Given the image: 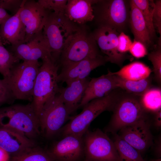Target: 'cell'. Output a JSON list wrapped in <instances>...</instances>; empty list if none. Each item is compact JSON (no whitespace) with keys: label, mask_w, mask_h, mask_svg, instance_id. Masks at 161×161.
I'll list each match as a JSON object with an SVG mask.
<instances>
[{"label":"cell","mask_w":161,"mask_h":161,"mask_svg":"<svg viewBox=\"0 0 161 161\" xmlns=\"http://www.w3.org/2000/svg\"><path fill=\"white\" fill-rule=\"evenodd\" d=\"M131 54L137 58L143 57L147 54L146 47L140 42L134 40L129 50Z\"/></svg>","instance_id":"obj_34"},{"label":"cell","mask_w":161,"mask_h":161,"mask_svg":"<svg viewBox=\"0 0 161 161\" xmlns=\"http://www.w3.org/2000/svg\"><path fill=\"white\" fill-rule=\"evenodd\" d=\"M20 10L0 25V38L3 45L13 47L25 43V28L20 18Z\"/></svg>","instance_id":"obj_19"},{"label":"cell","mask_w":161,"mask_h":161,"mask_svg":"<svg viewBox=\"0 0 161 161\" xmlns=\"http://www.w3.org/2000/svg\"><path fill=\"white\" fill-rule=\"evenodd\" d=\"M155 2V7L153 15V22L154 28L161 35V0Z\"/></svg>","instance_id":"obj_35"},{"label":"cell","mask_w":161,"mask_h":161,"mask_svg":"<svg viewBox=\"0 0 161 161\" xmlns=\"http://www.w3.org/2000/svg\"><path fill=\"white\" fill-rule=\"evenodd\" d=\"M132 1L141 11L152 40L155 37L156 33L153 22V15L155 7L154 1L148 0Z\"/></svg>","instance_id":"obj_28"},{"label":"cell","mask_w":161,"mask_h":161,"mask_svg":"<svg viewBox=\"0 0 161 161\" xmlns=\"http://www.w3.org/2000/svg\"><path fill=\"white\" fill-rule=\"evenodd\" d=\"M106 62L104 56L100 55L93 58H87L62 67L58 76L59 82L85 78L91 72L96 68L102 66Z\"/></svg>","instance_id":"obj_16"},{"label":"cell","mask_w":161,"mask_h":161,"mask_svg":"<svg viewBox=\"0 0 161 161\" xmlns=\"http://www.w3.org/2000/svg\"><path fill=\"white\" fill-rule=\"evenodd\" d=\"M89 80L87 78L66 83V87L60 89L58 95L70 114L78 108Z\"/></svg>","instance_id":"obj_20"},{"label":"cell","mask_w":161,"mask_h":161,"mask_svg":"<svg viewBox=\"0 0 161 161\" xmlns=\"http://www.w3.org/2000/svg\"><path fill=\"white\" fill-rule=\"evenodd\" d=\"M24 0H0V7L10 12L13 15L16 14L23 4Z\"/></svg>","instance_id":"obj_33"},{"label":"cell","mask_w":161,"mask_h":161,"mask_svg":"<svg viewBox=\"0 0 161 161\" xmlns=\"http://www.w3.org/2000/svg\"><path fill=\"white\" fill-rule=\"evenodd\" d=\"M117 133L121 139L141 154L145 152L153 144L150 124L147 118L122 128Z\"/></svg>","instance_id":"obj_12"},{"label":"cell","mask_w":161,"mask_h":161,"mask_svg":"<svg viewBox=\"0 0 161 161\" xmlns=\"http://www.w3.org/2000/svg\"><path fill=\"white\" fill-rule=\"evenodd\" d=\"M113 135V141L117 151L119 161H144L139 151L121 139L117 134Z\"/></svg>","instance_id":"obj_25"},{"label":"cell","mask_w":161,"mask_h":161,"mask_svg":"<svg viewBox=\"0 0 161 161\" xmlns=\"http://www.w3.org/2000/svg\"><path fill=\"white\" fill-rule=\"evenodd\" d=\"M117 88L113 75L108 73L92 78L89 80L79 107H83L92 100L106 96Z\"/></svg>","instance_id":"obj_18"},{"label":"cell","mask_w":161,"mask_h":161,"mask_svg":"<svg viewBox=\"0 0 161 161\" xmlns=\"http://www.w3.org/2000/svg\"><path fill=\"white\" fill-rule=\"evenodd\" d=\"M149 161H161V158H157L156 159L151 160Z\"/></svg>","instance_id":"obj_41"},{"label":"cell","mask_w":161,"mask_h":161,"mask_svg":"<svg viewBox=\"0 0 161 161\" xmlns=\"http://www.w3.org/2000/svg\"><path fill=\"white\" fill-rule=\"evenodd\" d=\"M155 113L154 124L156 127L160 128L161 127V109H160Z\"/></svg>","instance_id":"obj_37"},{"label":"cell","mask_w":161,"mask_h":161,"mask_svg":"<svg viewBox=\"0 0 161 161\" xmlns=\"http://www.w3.org/2000/svg\"><path fill=\"white\" fill-rule=\"evenodd\" d=\"M35 146V141L19 132L0 128V148L9 153L10 157L18 155Z\"/></svg>","instance_id":"obj_17"},{"label":"cell","mask_w":161,"mask_h":161,"mask_svg":"<svg viewBox=\"0 0 161 161\" xmlns=\"http://www.w3.org/2000/svg\"><path fill=\"white\" fill-rule=\"evenodd\" d=\"M41 65L38 60L23 61L14 66L8 76L4 78L16 100L32 102L34 86Z\"/></svg>","instance_id":"obj_7"},{"label":"cell","mask_w":161,"mask_h":161,"mask_svg":"<svg viewBox=\"0 0 161 161\" xmlns=\"http://www.w3.org/2000/svg\"><path fill=\"white\" fill-rule=\"evenodd\" d=\"M9 161H55L47 150L35 146L18 155L10 156Z\"/></svg>","instance_id":"obj_27"},{"label":"cell","mask_w":161,"mask_h":161,"mask_svg":"<svg viewBox=\"0 0 161 161\" xmlns=\"http://www.w3.org/2000/svg\"><path fill=\"white\" fill-rule=\"evenodd\" d=\"M10 16L6 10L0 7V25Z\"/></svg>","instance_id":"obj_38"},{"label":"cell","mask_w":161,"mask_h":161,"mask_svg":"<svg viewBox=\"0 0 161 161\" xmlns=\"http://www.w3.org/2000/svg\"><path fill=\"white\" fill-rule=\"evenodd\" d=\"M16 100L6 80L0 79V108L4 104H13Z\"/></svg>","instance_id":"obj_31"},{"label":"cell","mask_w":161,"mask_h":161,"mask_svg":"<svg viewBox=\"0 0 161 161\" xmlns=\"http://www.w3.org/2000/svg\"><path fill=\"white\" fill-rule=\"evenodd\" d=\"M0 128L13 129L35 141L41 133L38 117L31 103L0 107Z\"/></svg>","instance_id":"obj_1"},{"label":"cell","mask_w":161,"mask_h":161,"mask_svg":"<svg viewBox=\"0 0 161 161\" xmlns=\"http://www.w3.org/2000/svg\"><path fill=\"white\" fill-rule=\"evenodd\" d=\"M92 33L98 47L105 55L106 62L121 66L127 56L118 50L119 33L114 30L105 27H97Z\"/></svg>","instance_id":"obj_13"},{"label":"cell","mask_w":161,"mask_h":161,"mask_svg":"<svg viewBox=\"0 0 161 161\" xmlns=\"http://www.w3.org/2000/svg\"><path fill=\"white\" fill-rule=\"evenodd\" d=\"M20 61L5 48L2 43L0 44V73L4 78L8 76L11 69Z\"/></svg>","instance_id":"obj_29"},{"label":"cell","mask_w":161,"mask_h":161,"mask_svg":"<svg viewBox=\"0 0 161 161\" xmlns=\"http://www.w3.org/2000/svg\"><path fill=\"white\" fill-rule=\"evenodd\" d=\"M1 43H2V42L1 41V38H0V44H1Z\"/></svg>","instance_id":"obj_42"},{"label":"cell","mask_w":161,"mask_h":161,"mask_svg":"<svg viewBox=\"0 0 161 161\" xmlns=\"http://www.w3.org/2000/svg\"><path fill=\"white\" fill-rule=\"evenodd\" d=\"M132 42L129 36L124 32H121L118 36V51L120 53L125 54L129 51Z\"/></svg>","instance_id":"obj_36"},{"label":"cell","mask_w":161,"mask_h":161,"mask_svg":"<svg viewBox=\"0 0 161 161\" xmlns=\"http://www.w3.org/2000/svg\"><path fill=\"white\" fill-rule=\"evenodd\" d=\"M158 47L148 55V60L153 66L155 78L159 83L161 81V37L158 41Z\"/></svg>","instance_id":"obj_30"},{"label":"cell","mask_w":161,"mask_h":161,"mask_svg":"<svg viewBox=\"0 0 161 161\" xmlns=\"http://www.w3.org/2000/svg\"><path fill=\"white\" fill-rule=\"evenodd\" d=\"M140 96V102L145 112L155 113L161 109L160 89H149Z\"/></svg>","instance_id":"obj_26"},{"label":"cell","mask_w":161,"mask_h":161,"mask_svg":"<svg viewBox=\"0 0 161 161\" xmlns=\"http://www.w3.org/2000/svg\"><path fill=\"white\" fill-rule=\"evenodd\" d=\"M92 7L93 20L97 27L114 29L119 34L124 32L129 21V1L95 0Z\"/></svg>","instance_id":"obj_3"},{"label":"cell","mask_w":161,"mask_h":161,"mask_svg":"<svg viewBox=\"0 0 161 161\" xmlns=\"http://www.w3.org/2000/svg\"><path fill=\"white\" fill-rule=\"evenodd\" d=\"M34 86L31 103L38 116L45 104L59 92L58 71L59 66L51 58L42 60Z\"/></svg>","instance_id":"obj_4"},{"label":"cell","mask_w":161,"mask_h":161,"mask_svg":"<svg viewBox=\"0 0 161 161\" xmlns=\"http://www.w3.org/2000/svg\"><path fill=\"white\" fill-rule=\"evenodd\" d=\"M118 97L113 91L106 96L89 101L83 107L81 112L70 117L69 122L63 127L61 131L63 135L83 137L96 117L104 111L112 110Z\"/></svg>","instance_id":"obj_5"},{"label":"cell","mask_w":161,"mask_h":161,"mask_svg":"<svg viewBox=\"0 0 161 161\" xmlns=\"http://www.w3.org/2000/svg\"><path fill=\"white\" fill-rule=\"evenodd\" d=\"M10 158L9 154L0 148V161H9Z\"/></svg>","instance_id":"obj_39"},{"label":"cell","mask_w":161,"mask_h":161,"mask_svg":"<svg viewBox=\"0 0 161 161\" xmlns=\"http://www.w3.org/2000/svg\"><path fill=\"white\" fill-rule=\"evenodd\" d=\"M95 0H68L64 12L66 17L75 24L85 25L93 21L92 5Z\"/></svg>","instance_id":"obj_21"},{"label":"cell","mask_w":161,"mask_h":161,"mask_svg":"<svg viewBox=\"0 0 161 161\" xmlns=\"http://www.w3.org/2000/svg\"><path fill=\"white\" fill-rule=\"evenodd\" d=\"M137 95H127L118 97L112 110L113 114L106 128L114 134L122 128L147 118L145 111Z\"/></svg>","instance_id":"obj_8"},{"label":"cell","mask_w":161,"mask_h":161,"mask_svg":"<svg viewBox=\"0 0 161 161\" xmlns=\"http://www.w3.org/2000/svg\"><path fill=\"white\" fill-rule=\"evenodd\" d=\"M11 52L19 60L23 61L52 58L42 32L28 42L11 47Z\"/></svg>","instance_id":"obj_15"},{"label":"cell","mask_w":161,"mask_h":161,"mask_svg":"<svg viewBox=\"0 0 161 161\" xmlns=\"http://www.w3.org/2000/svg\"><path fill=\"white\" fill-rule=\"evenodd\" d=\"M84 155L87 161H119L115 146L99 129L88 131L83 136Z\"/></svg>","instance_id":"obj_9"},{"label":"cell","mask_w":161,"mask_h":161,"mask_svg":"<svg viewBox=\"0 0 161 161\" xmlns=\"http://www.w3.org/2000/svg\"><path fill=\"white\" fill-rule=\"evenodd\" d=\"M86 161H87L86 160Z\"/></svg>","instance_id":"obj_43"},{"label":"cell","mask_w":161,"mask_h":161,"mask_svg":"<svg viewBox=\"0 0 161 161\" xmlns=\"http://www.w3.org/2000/svg\"><path fill=\"white\" fill-rule=\"evenodd\" d=\"M155 147V152L157 154L158 158H161V138H159L157 140Z\"/></svg>","instance_id":"obj_40"},{"label":"cell","mask_w":161,"mask_h":161,"mask_svg":"<svg viewBox=\"0 0 161 161\" xmlns=\"http://www.w3.org/2000/svg\"><path fill=\"white\" fill-rule=\"evenodd\" d=\"M151 71L148 66L136 61L123 66L117 72H112L108 70V73L125 79L137 81L148 78Z\"/></svg>","instance_id":"obj_23"},{"label":"cell","mask_w":161,"mask_h":161,"mask_svg":"<svg viewBox=\"0 0 161 161\" xmlns=\"http://www.w3.org/2000/svg\"><path fill=\"white\" fill-rule=\"evenodd\" d=\"M68 0H38L39 4L46 10L59 13L64 12Z\"/></svg>","instance_id":"obj_32"},{"label":"cell","mask_w":161,"mask_h":161,"mask_svg":"<svg viewBox=\"0 0 161 161\" xmlns=\"http://www.w3.org/2000/svg\"><path fill=\"white\" fill-rule=\"evenodd\" d=\"M48 11V15L42 33L52 59L59 63L67 39L79 26L70 21L64 13H56Z\"/></svg>","instance_id":"obj_6"},{"label":"cell","mask_w":161,"mask_h":161,"mask_svg":"<svg viewBox=\"0 0 161 161\" xmlns=\"http://www.w3.org/2000/svg\"><path fill=\"white\" fill-rule=\"evenodd\" d=\"M85 25L79 26L67 39L59 61L61 67L101 55L92 32Z\"/></svg>","instance_id":"obj_2"},{"label":"cell","mask_w":161,"mask_h":161,"mask_svg":"<svg viewBox=\"0 0 161 161\" xmlns=\"http://www.w3.org/2000/svg\"><path fill=\"white\" fill-rule=\"evenodd\" d=\"M48 13V11L38 1L24 0L19 13L20 18L25 28L24 43L42 32Z\"/></svg>","instance_id":"obj_11"},{"label":"cell","mask_w":161,"mask_h":161,"mask_svg":"<svg viewBox=\"0 0 161 161\" xmlns=\"http://www.w3.org/2000/svg\"><path fill=\"white\" fill-rule=\"evenodd\" d=\"M113 75L118 88H121L135 95L141 96L150 89L151 83L148 78L139 80L134 81L125 79L115 75Z\"/></svg>","instance_id":"obj_24"},{"label":"cell","mask_w":161,"mask_h":161,"mask_svg":"<svg viewBox=\"0 0 161 161\" xmlns=\"http://www.w3.org/2000/svg\"><path fill=\"white\" fill-rule=\"evenodd\" d=\"M47 151L55 161H79L84 155L83 137L64 136Z\"/></svg>","instance_id":"obj_14"},{"label":"cell","mask_w":161,"mask_h":161,"mask_svg":"<svg viewBox=\"0 0 161 161\" xmlns=\"http://www.w3.org/2000/svg\"><path fill=\"white\" fill-rule=\"evenodd\" d=\"M70 114L56 95L45 104L38 115L41 132L47 138L53 137L61 131Z\"/></svg>","instance_id":"obj_10"},{"label":"cell","mask_w":161,"mask_h":161,"mask_svg":"<svg viewBox=\"0 0 161 161\" xmlns=\"http://www.w3.org/2000/svg\"><path fill=\"white\" fill-rule=\"evenodd\" d=\"M129 23L134 40L142 43L146 47L151 44L152 39L142 13L132 0L129 1Z\"/></svg>","instance_id":"obj_22"}]
</instances>
